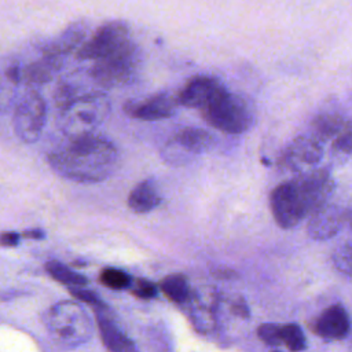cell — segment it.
Instances as JSON below:
<instances>
[{
  "label": "cell",
  "mask_w": 352,
  "mask_h": 352,
  "mask_svg": "<svg viewBox=\"0 0 352 352\" xmlns=\"http://www.w3.org/2000/svg\"><path fill=\"white\" fill-rule=\"evenodd\" d=\"M333 148L342 154L352 153V120L345 121L341 129L333 138Z\"/></svg>",
  "instance_id": "obj_26"
},
{
  "label": "cell",
  "mask_w": 352,
  "mask_h": 352,
  "mask_svg": "<svg viewBox=\"0 0 352 352\" xmlns=\"http://www.w3.org/2000/svg\"><path fill=\"white\" fill-rule=\"evenodd\" d=\"M48 327L55 338L70 345L84 342L91 336V323L85 311L72 301H63L51 308Z\"/></svg>",
  "instance_id": "obj_3"
},
{
  "label": "cell",
  "mask_w": 352,
  "mask_h": 352,
  "mask_svg": "<svg viewBox=\"0 0 352 352\" xmlns=\"http://www.w3.org/2000/svg\"><path fill=\"white\" fill-rule=\"evenodd\" d=\"M275 352H278V351H275Z\"/></svg>",
  "instance_id": "obj_33"
},
{
  "label": "cell",
  "mask_w": 352,
  "mask_h": 352,
  "mask_svg": "<svg viewBox=\"0 0 352 352\" xmlns=\"http://www.w3.org/2000/svg\"><path fill=\"white\" fill-rule=\"evenodd\" d=\"M344 219L345 214L340 208L326 204L309 216L307 231L314 239H329L338 232Z\"/></svg>",
  "instance_id": "obj_14"
},
{
  "label": "cell",
  "mask_w": 352,
  "mask_h": 352,
  "mask_svg": "<svg viewBox=\"0 0 352 352\" xmlns=\"http://www.w3.org/2000/svg\"><path fill=\"white\" fill-rule=\"evenodd\" d=\"M133 44L131 32L126 23L121 21H111L102 25L87 41L77 50L80 59L99 60L110 56Z\"/></svg>",
  "instance_id": "obj_4"
},
{
  "label": "cell",
  "mask_w": 352,
  "mask_h": 352,
  "mask_svg": "<svg viewBox=\"0 0 352 352\" xmlns=\"http://www.w3.org/2000/svg\"><path fill=\"white\" fill-rule=\"evenodd\" d=\"M314 331L323 338H344L349 331V319L341 305L329 307L315 322Z\"/></svg>",
  "instance_id": "obj_15"
},
{
  "label": "cell",
  "mask_w": 352,
  "mask_h": 352,
  "mask_svg": "<svg viewBox=\"0 0 352 352\" xmlns=\"http://www.w3.org/2000/svg\"><path fill=\"white\" fill-rule=\"evenodd\" d=\"M322 157L323 142L308 132L294 138L285 147L280 155V165L298 175L316 168Z\"/></svg>",
  "instance_id": "obj_10"
},
{
  "label": "cell",
  "mask_w": 352,
  "mask_h": 352,
  "mask_svg": "<svg viewBox=\"0 0 352 352\" xmlns=\"http://www.w3.org/2000/svg\"><path fill=\"white\" fill-rule=\"evenodd\" d=\"M270 208L276 224L282 228L296 227L305 219L304 209L292 180L278 184L271 191Z\"/></svg>",
  "instance_id": "obj_11"
},
{
  "label": "cell",
  "mask_w": 352,
  "mask_h": 352,
  "mask_svg": "<svg viewBox=\"0 0 352 352\" xmlns=\"http://www.w3.org/2000/svg\"><path fill=\"white\" fill-rule=\"evenodd\" d=\"M161 204V195L154 182L143 180L128 195V206L135 213H147Z\"/></svg>",
  "instance_id": "obj_16"
},
{
  "label": "cell",
  "mask_w": 352,
  "mask_h": 352,
  "mask_svg": "<svg viewBox=\"0 0 352 352\" xmlns=\"http://www.w3.org/2000/svg\"><path fill=\"white\" fill-rule=\"evenodd\" d=\"M334 260L337 267L344 272L352 271V250L349 248H345L342 250H338L334 254Z\"/></svg>",
  "instance_id": "obj_29"
},
{
  "label": "cell",
  "mask_w": 352,
  "mask_h": 352,
  "mask_svg": "<svg viewBox=\"0 0 352 352\" xmlns=\"http://www.w3.org/2000/svg\"><path fill=\"white\" fill-rule=\"evenodd\" d=\"M139 65V52L136 44L95 60L91 67V77L106 88H116L126 84L133 77Z\"/></svg>",
  "instance_id": "obj_5"
},
{
  "label": "cell",
  "mask_w": 352,
  "mask_h": 352,
  "mask_svg": "<svg viewBox=\"0 0 352 352\" xmlns=\"http://www.w3.org/2000/svg\"><path fill=\"white\" fill-rule=\"evenodd\" d=\"M19 241V235L16 232H3L0 234V245L3 246H15Z\"/></svg>",
  "instance_id": "obj_31"
},
{
  "label": "cell",
  "mask_w": 352,
  "mask_h": 352,
  "mask_svg": "<svg viewBox=\"0 0 352 352\" xmlns=\"http://www.w3.org/2000/svg\"><path fill=\"white\" fill-rule=\"evenodd\" d=\"M133 294L140 298H153L157 294V286L146 279H139L133 286Z\"/></svg>",
  "instance_id": "obj_28"
},
{
  "label": "cell",
  "mask_w": 352,
  "mask_h": 352,
  "mask_svg": "<svg viewBox=\"0 0 352 352\" xmlns=\"http://www.w3.org/2000/svg\"><path fill=\"white\" fill-rule=\"evenodd\" d=\"M280 338H282V342L293 352H298L305 348L304 333L300 329V326L294 323L280 326Z\"/></svg>",
  "instance_id": "obj_24"
},
{
  "label": "cell",
  "mask_w": 352,
  "mask_h": 352,
  "mask_svg": "<svg viewBox=\"0 0 352 352\" xmlns=\"http://www.w3.org/2000/svg\"><path fill=\"white\" fill-rule=\"evenodd\" d=\"M177 106L179 102L176 96L162 92L136 103H128L125 111L131 117L142 121H158L173 117L177 111Z\"/></svg>",
  "instance_id": "obj_13"
},
{
  "label": "cell",
  "mask_w": 352,
  "mask_h": 352,
  "mask_svg": "<svg viewBox=\"0 0 352 352\" xmlns=\"http://www.w3.org/2000/svg\"><path fill=\"white\" fill-rule=\"evenodd\" d=\"M70 293H72L74 297H77L78 300L84 301V302L94 304V305L100 304L98 296H96L95 293H92V292H89V290H87V289H84V287H70Z\"/></svg>",
  "instance_id": "obj_30"
},
{
  "label": "cell",
  "mask_w": 352,
  "mask_h": 352,
  "mask_svg": "<svg viewBox=\"0 0 352 352\" xmlns=\"http://www.w3.org/2000/svg\"><path fill=\"white\" fill-rule=\"evenodd\" d=\"M26 236H29V238H41L43 234L40 231H32V232H28Z\"/></svg>",
  "instance_id": "obj_32"
},
{
  "label": "cell",
  "mask_w": 352,
  "mask_h": 352,
  "mask_svg": "<svg viewBox=\"0 0 352 352\" xmlns=\"http://www.w3.org/2000/svg\"><path fill=\"white\" fill-rule=\"evenodd\" d=\"M100 282L111 289H125L131 285V278L121 270L106 268L100 272Z\"/></svg>",
  "instance_id": "obj_25"
},
{
  "label": "cell",
  "mask_w": 352,
  "mask_h": 352,
  "mask_svg": "<svg viewBox=\"0 0 352 352\" xmlns=\"http://www.w3.org/2000/svg\"><path fill=\"white\" fill-rule=\"evenodd\" d=\"M160 287L164 292V294L175 302H183L190 293L187 279L179 274L168 275L166 278H164Z\"/></svg>",
  "instance_id": "obj_21"
},
{
  "label": "cell",
  "mask_w": 352,
  "mask_h": 352,
  "mask_svg": "<svg viewBox=\"0 0 352 352\" xmlns=\"http://www.w3.org/2000/svg\"><path fill=\"white\" fill-rule=\"evenodd\" d=\"M110 111V100L104 94L94 92L91 95L77 96L74 102L63 110L67 116L66 125L72 128L74 136L92 132L94 125L100 124Z\"/></svg>",
  "instance_id": "obj_7"
},
{
  "label": "cell",
  "mask_w": 352,
  "mask_h": 352,
  "mask_svg": "<svg viewBox=\"0 0 352 352\" xmlns=\"http://www.w3.org/2000/svg\"><path fill=\"white\" fill-rule=\"evenodd\" d=\"M21 80V70L16 66H8L0 72V110H4L8 106V102L12 96L14 87Z\"/></svg>",
  "instance_id": "obj_23"
},
{
  "label": "cell",
  "mask_w": 352,
  "mask_h": 352,
  "mask_svg": "<svg viewBox=\"0 0 352 352\" xmlns=\"http://www.w3.org/2000/svg\"><path fill=\"white\" fill-rule=\"evenodd\" d=\"M98 326L102 341L110 352H138L132 340L126 337L111 319L100 316Z\"/></svg>",
  "instance_id": "obj_18"
},
{
  "label": "cell",
  "mask_w": 352,
  "mask_h": 352,
  "mask_svg": "<svg viewBox=\"0 0 352 352\" xmlns=\"http://www.w3.org/2000/svg\"><path fill=\"white\" fill-rule=\"evenodd\" d=\"M292 183L300 198L305 217H309L319 208L329 204L336 183L327 169L314 168L298 173Z\"/></svg>",
  "instance_id": "obj_6"
},
{
  "label": "cell",
  "mask_w": 352,
  "mask_h": 352,
  "mask_svg": "<svg viewBox=\"0 0 352 352\" xmlns=\"http://www.w3.org/2000/svg\"><path fill=\"white\" fill-rule=\"evenodd\" d=\"M213 142V135L206 129L187 126L177 131L166 142L162 148V158L172 165H182L194 155L206 153Z\"/></svg>",
  "instance_id": "obj_9"
},
{
  "label": "cell",
  "mask_w": 352,
  "mask_h": 352,
  "mask_svg": "<svg viewBox=\"0 0 352 352\" xmlns=\"http://www.w3.org/2000/svg\"><path fill=\"white\" fill-rule=\"evenodd\" d=\"M257 336L270 345H278L282 342L280 338V326L274 324V323H264L258 326L257 329Z\"/></svg>",
  "instance_id": "obj_27"
},
{
  "label": "cell",
  "mask_w": 352,
  "mask_h": 352,
  "mask_svg": "<svg viewBox=\"0 0 352 352\" xmlns=\"http://www.w3.org/2000/svg\"><path fill=\"white\" fill-rule=\"evenodd\" d=\"M224 89L226 87L214 77L195 76L188 80L176 98L179 104L184 107L202 110Z\"/></svg>",
  "instance_id": "obj_12"
},
{
  "label": "cell",
  "mask_w": 352,
  "mask_h": 352,
  "mask_svg": "<svg viewBox=\"0 0 352 352\" xmlns=\"http://www.w3.org/2000/svg\"><path fill=\"white\" fill-rule=\"evenodd\" d=\"M85 32H87L85 25L80 22L70 25L48 47H45L44 54L62 58L65 54H69L73 50H78L82 38L85 37Z\"/></svg>",
  "instance_id": "obj_19"
},
{
  "label": "cell",
  "mask_w": 352,
  "mask_h": 352,
  "mask_svg": "<svg viewBox=\"0 0 352 352\" xmlns=\"http://www.w3.org/2000/svg\"><path fill=\"white\" fill-rule=\"evenodd\" d=\"M47 271L54 279L70 287H82L87 285V279L82 275L72 271L59 261H50L47 264Z\"/></svg>",
  "instance_id": "obj_22"
},
{
  "label": "cell",
  "mask_w": 352,
  "mask_h": 352,
  "mask_svg": "<svg viewBox=\"0 0 352 352\" xmlns=\"http://www.w3.org/2000/svg\"><path fill=\"white\" fill-rule=\"evenodd\" d=\"M118 160L117 147L106 138L92 132L72 138L70 143L48 157L51 168L62 177L95 183L111 175Z\"/></svg>",
  "instance_id": "obj_1"
},
{
  "label": "cell",
  "mask_w": 352,
  "mask_h": 352,
  "mask_svg": "<svg viewBox=\"0 0 352 352\" xmlns=\"http://www.w3.org/2000/svg\"><path fill=\"white\" fill-rule=\"evenodd\" d=\"M344 122L345 120L341 114L336 111H323L312 118L309 133L324 143L327 139H333L337 135Z\"/></svg>",
  "instance_id": "obj_20"
},
{
  "label": "cell",
  "mask_w": 352,
  "mask_h": 352,
  "mask_svg": "<svg viewBox=\"0 0 352 352\" xmlns=\"http://www.w3.org/2000/svg\"><path fill=\"white\" fill-rule=\"evenodd\" d=\"M201 114L210 126L228 135L243 133L254 122L252 102L239 94L227 91V88L204 107Z\"/></svg>",
  "instance_id": "obj_2"
},
{
  "label": "cell",
  "mask_w": 352,
  "mask_h": 352,
  "mask_svg": "<svg viewBox=\"0 0 352 352\" xmlns=\"http://www.w3.org/2000/svg\"><path fill=\"white\" fill-rule=\"evenodd\" d=\"M62 58L44 54L43 58L29 63L21 70V78L29 84H43L50 81L60 67Z\"/></svg>",
  "instance_id": "obj_17"
},
{
  "label": "cell",
  "mask_w": 352,
  "mask_h": 352,
  "mask_svg": "<svg viewBox=\"0 0 352 352\" xmlns=\"http://www.w3.org/2000/svg\"><path fill=\"white\" fill-rule=\"evenodd\" d=\"M47 106L43 96L36 91L26 92L14 110L12 124L16 136L25 143H34L45 124Z\"/></svg>",
  "instance_id": "obj_8"
}]
</instances>
